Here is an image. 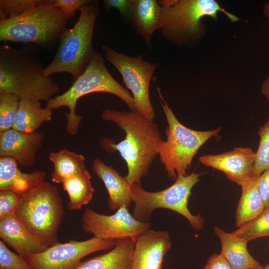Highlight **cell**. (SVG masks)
Masks as SVG:
<instances>
[{"mask_svg": "<svg viewBox=\"0 0 269 269\" xmlns=\"http://www.w3.org/2000/svg\"><path fill=\"white\" fill-rule=\"evenodd\" d=\"M101 117L116 124L125 132V137L117 144L110 138L102 137L101 146L108 152L119 151L128 167L126 179L131 185L140 183L148 173L163 140L158 126L136 111L105 109Z\"/></svg>", "mask_w": 269, "mask_h": 269, "instance_id": "cell-1", "label": "cell"}, {"mask_svg": "<svg viewBox=\"0 0 269 269\" xmlns=\"http://www.w3.org/2000/svg\"><path fill=\"white\" fill-rule=\"evenodd\" d=\"M44 68L38 55L30 46L15 49L0 46V92H6L19 100L47 101L60 88Z\"/></svg>", "mask_w": 269, "mask_h": 269, "instance_id": "cell-2", "label": "cell"}, {"mask_svg": "<svg viewBox=\"0 0 269 269\" xmlns=\"http://www.w3.org/2000/svg\"><path fill=\"white\" fill-rule=\"evenodd\" d=\"M95 92L114 95L123 100L131 110L135 111L132 94L112 76L99 51H95L87 67L74 81L70 88L46 102L45 108L53 111L61 107L69 109V112L65 113L67 121L65 128L68 134L73 136L77 134L83 119L75 112L77 101L83 96Z\"/></svg>", "mask_w": 269, "mask_h": 269, "instance_id": "cell-3", "label": "cell"}, {"mask_svg": "<svg viewBox=\"0 0 269 269\" xmlns=\"http://www.w3.org/2000/svg\"><path fill=\"white\" fill-rule=\"evenodd\" d=\"M80 15L73 26L66 28L51 62L44 68L46 76L61 72L70 74L75 80L85 70L95 50L92 46L95 24L100 11L99 2L92 0L79 9Z\"/></svg>", "mask_w": 269, "mask_h": 269, "instance_id": "cell-4", "label": "cell"}, {"mask_svg": "<svg viewBox=\"0 0 269 269\" xmlns=\"http://www.w3.org/2000/svg\"><path fill=\"white\" fill-rule=\"evenodd\" d=\"M54 0L36 6L21 15L0 20V41L53 46L73 16L53 4Z\"/></svg>", "mask_w": 269, "mask_h": 269, "instance_id": "cell-5", "label": "cell"}, {"mask_svg": "<svg viewBox=\"0 0 269 269\" xmlns=\"http://www.w3.org/2000/svg\"><path fill=\"white\" fill-rule=\"evenodd\" d=\"M160 102L168 126L165 129L166 140L157 147V153L168 176L175 180L186 176L197 151L209 139L217 136L221 127L207 131H196L182 124L177 119L158 89Z\"/></svg>", "mask_w": 269, "mask_h": 269, "instance_id": "cell-6", "label": "cell"}, {"mask_svg": "<svg viewBox=\"0 0 269 269\" xmlns=\"http://www.w3.org/2000/svg\"><path fill=\"white\" fill-rule=\"evenodd\" d=\"M15 215L47 247L58 243V230L64 214L56 186L45 181L20 196Z\"/></svg>", "mask_w": 269, "mask_h": 269, "instance_id": "cell-7", "label": "cell"}, {"mask_svg": "<svg viewBox=\"0 0 269 269\" xmlns=\"http://www.w3.org/2000/svg\"><path fill=\"white\" fill-rule=\"evenodd\" d=\"M160 30L170 42L177 44L194 42L201 31V18L208 16L217 18L219 11L224 13L233 22L239 19L222 8L214 0H161Z\"/></svg>", "mask_w": 269, "mask_h": 269, "instance_id": "cell-8", "label": "cell"}, {"mask_svg": "<svg viewBox=\"0 0 269 269\" xmlns=\"http://www.w3.org/2000/svg\"><path fill=\"white\" fill-rule=\"evenodd\" d=\"M200 175L193 172L180 176L172 185L156 192L144 190L139 183L131 184L132 198L134 203L133 216L137 220L146 223L156 209H167L184 217L195 230L202 229L204 222L202 217L200 214L193 215L188 208L191 190L199 181Z\"/></svg>", "mask_w": 269, "mask_h": 269, "instance_id": "cell-9", "label": "cell"}, {"mask_svg": "<svg viewBox=\"0 0 269 269\" xmlns=\"http://www.w3.org/2000/svg\"><path fill=\"white\" fill-rule=\"evenodd\" d=\"M106 59L119 72L123 83L133 96L135 111L153 121L155 113L149 90L151 79L159 63L145 61L143 55L130 56L107 46H102Z\"/></svg>", "mask_w": 269, "mask_h": 269, "instance_id": "cell-10", "label": "cell"}, {"mask_svg": "<svg viewBox=\"0 0 269 269\" xmlns=\"http://www.w3.org/2000/svg\"><path fill=\"white\" fill-rule=\"evenodd\" d=\"M116 240L95 237L82 241L70 240L58 243L44 251L23 258L32 269H74L87 256L101 251H110Z\"/></svg>", "mask_w": 269, "mask_h": 269, "instance_id": "cell-11", "label": "cell"}, {"mask_svg": "<svg viewBox=\"0 0 269 269\" xmlns=\"http://www.w3.org/2000/svg\"><path fill=\"white\" fill-rule=\"evenodd\" d=\"M83 230L94 237L103 240L131 238L134 242L144 232L150 229V222L143 223L135 219L123 206L113 215H107L87 208L81 217Z\"/></svg>", "mask_w": 269, "mask_h": 269, "instance_id": "cell-12", "label": "cell"}, {"mask_svg": "<svg viewBox=\"0 0 269 269\" xmlns=\"http://www.w3.org/2000/svg\"><path fill=\"white\" fill-rule=\"evenodd\" d=\"M255 152L250 147H235L217 154L200 157L204 165L221 171L227 178L241 186L254 177Z\"/></svg>", "mask_w": 269, "mask_h": 269, "instance_id": "cell-13", "label": "cell"}, {"mask_svg": "<svg viewBox=\"0 0 269 269\" xmlns=\"http://www.w3.org/2000/svg\"><path fill=\"white\" fill-rule=\"evenodd\" d=\"M171 246L168 233L148 229L134 242L131 269H161Z\"/></svg>", "mask_w": 269, "mask_h": 269, "instance_id": "cell-14", "label": "cell"}, {"mask_svg": "<svg viewBox=\"0 0 269 269\" xmlns=\"http://www.w3.org/2000/svg\"><path fill=\"white\" fill-rule=\"evenodd\" d=\"M44 134L41 132L27 133L10 129L0 133V157L15 159L28 167L35 162L37 152L42 146Z\"/></svg>", "mask_w": 269, "mask_h": 269, "instance_id": "cell-15", "label": "cell"}, {"mask_svg": "<svg viewBox=\"0 0 269 269\" xmlns=\"http://www.w3.org/2000/svg\"><path fill=\"white\" fill-rule=\"evenodd\" d=\"M0 240L24 258L47 247L21 222L15 214L0 218Z\"/></svg>", "mask_w": 269, "mask_h": 269, "instance_id": "cell-16", "label": "cell"}, {"mask_svg": "<svg viewBox=\"0 0 269 269\" xmlns=\"http://www.w3.org/2000/svg\"><path fill=\"white\" fill-rule=\"evenodd\" d=\"M93 172L103 182L109 194L108 205L112 210L123 206L128 208L133 202L131 184L113 167L106 165L101 159L96 158L93 163Z\"/></svg>", "mask_w": 269, "mask_h": 269, "instance_id": "cell-17", "label": "cell"}, {"mask_svg": "<svg viewBox=\"0 0 269 269\" xmlns=\"http://www.w3.org/2000/svg\"><path fill=\"white\" fill-rule=\"evenodd\" d=\"M46 175L41 170L23 172L15 159L0 157V190H12L21 195L44 181Z\"/></svg>", "mask_w": 269, "mask_h": 269, "instance_id": "cell-18", "label": "cell"}, {"mask_svg": "<svg viewBox=\"0 0 269 269\" xmlns=\"http://www.w3.org/2000/svg\"><path fill=\"white\" fill-rule=\"evenodd\" d=\"M134 248L131 238L117 239L109 252L81 262L74 269H131Z\"/></svg>", "mask_w": 269, "mask_h": 269, "instance_id": "cell-19", "label": "cell"}, {"mask_svg": "<svg viewBox=\"0 0 269 269\" xmlns=\"http://www.w3.org/2000/svg\"><path fill=\"white\" fill-rule=\"evenodd\" d=\"M161 6L155 0H133L131 21L138 35L151 49L154 32L160 29Z\"/></svg>", "mask_w": 269, "mask_h": 269, "instance_id": "cell-20", "label": "cell"}, {"mask_svg": "<svg viewBox=\"0 0 269 269\" xmlns=\"http://www.w3.org/2000/svg\"><path fill=\"white\" fill-rule=\"evenodd\" d=\"M214 232L221 244V255L228 262L232 269H250L260 265L249 253L248 241L239 238L232 233L225 232L216 226Z\"/></svg>", "mask_w": 269, "mask_h": 269, "instance_id": "cell-21", "label": "cell"}, {"mask_svg": "<svg viewBox=\"0 0 269 269\" xmlns=\"http://www.w3.org/2000/svg\"><path fill=\"white\" fill-rule=\"evenodd\" d=\"M52 112L42 107L40 101L19 100L17 113L11 129L27 133L38 131L43 123L51 120Z\"/></svg>", "mask_w": 269, "mask_h": 269, "instance_id": "cell-22", "label": "cell"}, {"mask_svg": "<svg viewBox=\"0 0 269 269\" xmlns=\"http://www.w3.org/2000/svg\"><path fill=\"white\" fill-rule=\"evenodd\" d=\"M258 178L253 177L241 186L242 193L236 213L239 228L257 217L266 208L259 191Z\"/></svg>", "mask_w": 269, "mask_h": 269, "instance_id": "cell-23", "label": "cell"}, {"mask_svg": "<svg viewBox=\"0 0 269 269\" xmlns=\"http://www.w3.org/2000/svg\"><path fill=\"white\" fill-rule=\"evenodd\" d=\"M48 158L53 164L51 181L56 183H62L87 169L84 156L66 148L51 152Z\"/></svg>", "mask_w": 269, "mask_h": 269, "instance_id": "cell-24", "label": "cell"}, {"mask_svg": "<svg viewBox=\"0 0 269 269\" xmlns=\"http://www.w3.org/2000/svg\"><path fill=\"white\" fill-rule=\"evenodd\" d=\"M91 179V176L86 169L62 183L68 196L67 208L69 210H80L91 202L95 191Z\"/></svg>", "mask_w": 269, "mask_h": 269, "instance_id": "cell-25", "label": "cell"}, {"mask_svg": "<svg viewBox=\"0 0 269 269\" xmlns=\"http://www.w3.org/2000/svg\"><path fill=\"white\" fill-rule=\"evenodd\" d=\"M236 237L247 241L269 236V207L254 219L244 224L232 232Z\"/></svg>", "mask_w": 269, "mask_h": 269, "instance_id": "cell-26", "label": "cell"}, {"mask_svg": "<svg viewBox=\"0 0 269 269\" xmlns=\"http://www.w3.org/2000/svg\"><path fill=\"white\" fill-rule=\"evenodd\" d=\"M258 134L260 141L255 152L254 168V177L256 178L269 168V116L266 123L260 126Z\"/></svg>", "mask_w": 269, "mask_h": 269, "instance_id": "cell-27", "label": "cell"}, {"mask_svg": "<svg viewBox=\"0 0 269 269\" xmlns=\"http://www.w3.org/2000/svg\"><path fill=\"white\" fill-rule=\"evenodd\" d=\"M19 103V100L13 94L0 92V133L11 129Z\"/></svg>", "mask_w": 269, "mask_h": 269, "instance_id": "cell-28", "label": "cell"}, {"mask_svg": "<svg viewBox=\"0 0 269 269\" xmlns=\"http://www.w3.org/2000/svg\"><path fill=\"white\" fill-rule=\"evenodd\" d=\"M49 1V0H0V19L2 20L18 16Z\"/></svg>", "mask_w": 269, "mask_h": 269, "instance_id": "cell-29", "label": "cell"}, {"mask_svg": "<svg viewBox=\"0 0 269 269\" xmlns=\"http://www.w3.org/2000/svg\"><path fill=\"white\" fill-rule=\"evenodd\" d=\"M0 269H32L21 256L10 251L5 244L0 241Z\"/></svg>", "mask_w": 269, "mask_h": 269, "instance_id": "cell-30", "label": "cell"}, {"mask_svg": "<svg viewBox=\"0 0 269 269\" xmlns=\"http://www.w3.org/2000/svg\"><path fill=\"white\" fill-rule=\"evenodd\" d=\"M20 196L12 190H0V218L15 213Z\"/></svg>", "mask_w": 269, "mask_h": 269, "instance_id": "cell-31", "label": "cell"}, {"mask_svg": "<svg viewBox=\"0 0 269 269\" xmlns=\"http://www.w3.org/2000/svg\"><path fill=\"white\" fill-rule=\"evenodd\" d=\"M103 3L105 11L112 8H116L119 11L123 22L131 21L133 0H104Z\"/></svg>", "mask_w": 269, "mask_h": 269, "instance_id": "cell-32", "label": "cell"}, {"mask_svg": "<svg viewBox=\"0 0 269 269\" xmlns=\"http://www.w3.org/2000/svg\"><path fill=\"white\" fill-rule=\"evenodd\" d=\"M90 0H54L53 4L61 8L64 12L75 15L76 10L82 6L90 3Z\"/></svg>", "mask_w": 269, "mask_h": 269, "instance_id": "cell-33", "label": "cell"}, {"mask_svg": "<svg viewBox=\"0 0 269 269\" xmlns=\"http://www.w3.org/2000/svg\"><path fill=\"white\" fill-rule=\"evenodd\" d=\"M258 186L265 207H269V168L258 177Z\"/></svg>", "mask_w": 269, "mask_h": 269, "instance_id": "cell-34", "label": "cell"}, {"mask_svg": "<svg viewBox=\"0 0 269 269\" xmlns=\"http://www.w3.org/2000/svg\"><path fill=\"white\" fill-rule=\"evenodd\" d=\"M203 269H232L228 262L221 254H213L207 260Z\"/></svg>", "mask_w": 269, "mask_h": 269, "instance_id": "cell-35", "label": "cell"}, {"mask_svg": "<svg viewBox=\"0 0 269 269\" xmlns=\"http://www.w3.org/2000/svg\"><path fill=\"white\" fill-rule=\"evenodd\" d=\"M261 91L262 94L266 97L269 104V77L266 78L263 82Z\"/></svg>", "mask_w": 269, "mask_h": 269, "instance_id": "cell-36", "label": "cell"}, {"mask_svg": "<svg viewBox=\"0 0 269 269\" xmlns=\"http://www.w3.org/2000/svg\"><path fill=\"white\" fill-rule=\"evenodd\" d=\"M263 12L264 14L269 18V0L265 3L263 7Z\"/></svg>", "mask_w": 269, "mask_h": 269, "instance_id": "cell-37", "label": "cell"}, {"mask_svg": "<svg viewBox=\"0 0 269 269\" xmlns=\"http://www.w3.org/2000/svg\"><path fill=\"white\" fill-rule=\"evenodd\" d=\"M250 269H265V268L261 266V265L257 266L256 267H254L253 268H252Z\"/></svg>", "mask_w": 269, "mask_h": 269, "instance_id": "cell-38", "label": "cell"}, {"mask_svg": "<svg viewBox=\"0 0 269 269\" xmlns=\"http://www.w3.org/2000/svg\"><path fill=\"white\" fill-rule=\"evenodd\" d=\"M265 269H269V264L267 265L265 267H264Z\"/></svg>", "mask_w": 269, "mask_h": 269, "instance_id": "cell-39", "label": "cell"}]
</instances>
